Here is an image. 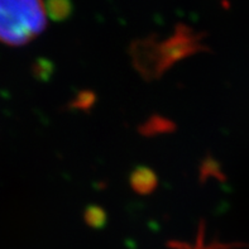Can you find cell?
I'll use <instances>...</instances> for the list:
<instances>
[{
	"mask_svg": "<svg viewBox=\"0 0 249 249\" xmlns=\"http://www.w3.org/2000/svg\"><path fill=\"white\" fill-rule=\"evenodd\" d=\"M47 27L43 0H0V43L19 47Z\"/></svg>",
	"mask_w": 249,
	"mask_h": 249,
	"instance_id": "6da1fadb",
	"label": "cell"
},
{
	"mask_svg": "<svg viewBox=\"0 0 249 249\" xmlns=\"http://www.w3.org/2000/svg\"><path fill=\"white\" fill-rule=\"evenodd\" d=\"M44 9L46 14L53 20H63L72 12V3L71 0H46Z\"/></svg>",
	"mask_w": 249,
	"mask_h": 249,
	"instance_id": "3957f363",
	"label": "cell"
},
{
	"mask_svg": "<svg viewBox=\"0 0 249 249\" xmlns=\"http://www.w3.org/2000/svg\"><path fill=\"white\" fill-rule=\"evenodd\" d=\"M157 178L148 168H138L132 175V185L138 193L147 194L155 189Z\"/></svg>",
	"mask_w": 249,
	"mask_h": 249,
	"instance_id": "7a4b0ae2",
	"label": "cell"
}]
</instances>
